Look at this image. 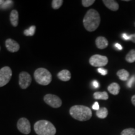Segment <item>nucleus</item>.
Returning <instances> with one entry per match:
<instances>
[{
	"label": "nucleus",
	"mask_w": 135,
	"mask_h": 135,
	"mask_svg": "<svg viewBox=\"0 0 135 135\" xmlns=\"http://www.w3.org/2000/svg\"><path fill=\"white\" fill-rule=\"evenodd\" d=\"M100 21L99 13L94 9H90L87 11L83 21L85 29L89 32L95 31L99 26Z\"/></svg>",
	"instance_id": "nucleus-1"
},
{
	"label": "nucleus",
	"mask_w": 135,
	"mask_h": 135,
	"mask_svg": "<svg viewBox=\"0 0 135 135\" xmlns=\"http://www.w3.org/2000/svg\"><path fill=\"white\" fill-rule=\"evenodd\" d=\"M70 114L74 119L80 121H85L90 119L92 116V111L89 108L83 105H75L70 109Z\"/></svg>",
	"instance_id": "nucleus-2"
},
{
	"label": "nucleus",
	"mask_w": 135,
	"mask_h": 135,
	"mask_svg": "<svg viewBox=\"0 0 135 135\" xmlns=\"http://www.w3.org/2000/svg\"><path fill=\"white\" fill-rule=\"evenodd\" d=\"M34 129L38 135H55L56 129L51 123L47 120H40L35 123Z\"/></svg>",
	"instance_id": "nucleus-3"
},
{
	"label": "nucleus",
	"mask_w": 135,
	"mask_h": 135,
	"mask_svg": "<svg viewBox=\"0 0 135 135\" xmlns=\"http://www.w3.org/2000/svg\"><path fill=\"white\" fill-rule=\"evenodd\" d=\"M34 77L38 84L46 86L51 82L52 75L51 73L43 68L37 69L34 73Z\"/></svg>",
	"instance_id": "nucleus-4"
},
{
	"label": "nucleus",
	"mask_w": 135,
	"mask_h": 135,
	"mask_svg": "<svg viewBox=\"0 0 135 135\" xmlns=\"http://www.w3.org/2000/svg\"><path fill=\"white\" fill-rule=\"evenodd\" d=\"M12 76V70L8 66H4L0 69V87L7 84Z\"/></svg>",
	"instance_id": "nucleus-5"
},
{
	"label": "nucleus",
	"mask_w": 135,
	"mask_h": 135,
	"mask_svg": "<svg viewBox=\"0 0 135 135\" xmlns=\"http://www.w3.org/2000/svg\"><path fill=\"white\" fill-rule=\"evenodd\" d=\"M89 64L94 67H103L108 63V59L105 56L94 55L89 60Z\"/></svg>",
	"instance_id": "nucleus-6"
},
{
	"label": "nucleus",
	"mask_w": 135,
	"mask_h": 135,
	"mask_svg": "<svg viewBox=\"0 0 135 135\" xmlns=\"http://www.w3.org/2000/svg\"><path fill=\"white\" fill-rule=\"evenodd\" d=\"M44 101L47 104L54 108H58L62 105L61 99L55 94H46L44 97Z\"/></svg>",
	"instance_id": "nucleus-7"
},
{
	"label": "nucleus",
	"mask_w": 135,
	"mask_h": 135,
	"mask_svg": "<svg viewBox=\"0 0 135 135\" xmlns=\"http://www.w3.org/2000/svg\"><path fill=\"white\" fill-rule=\"evenodd\" d=\"M17 128L20 132L25 134H28L31 132V124L28 119L21 118L17 123Z\"/></svg>",
	"instance_id": "nucleus-8"
},
{
	"label": "nucleus",
	"mask_w": 135,
	"mask_h": 135,
	"mask_svg": "<svg viewBox=\"0 0 135 135\" xmlns=\"http://www.w3.org/2000/svg\"><path fill=\"white\" fill-rule=\"evenodd\" d=\"M32 78L27 72H21L19 75V84L21 88L25 89L31 84Z\"/></svg>",
	"instance_id": "nucleus-9"
},
{
	"label": "nucleus",
	"mask_w": 135,
	"mask_h": 135,
	"mask_svg": "<svg viewBox=\"0 0 135 135\" xmlns=\"http://www.w3.org/2000/svg\"><path fill=\"white\" fill-rule=\"evenodd\" d=\"M5 45H6V49L11 53H15V52L18 51V50H20L19 44L12 39H7L5 41Z\"/></svg>",
	"instance_id": "nucleus-10"
},
{
	"label": "nucleus",
	"mask_w": 135,
	"mask_h": 135,
	"mask_svg": "<svg viewBox=\"0 0 135 135\" xmlns=\"http://www.w3.org/2000/svg\"><path fill=\"white\" fill-rule=\"evenodd\" d=\"M95 42L97 48L100 50H103L108 46V41L106 40V38L103 36L98 37Z\"/></svg>",
	"instance_id": "nucleus-11"
},
{
	"label": "nucleus",
	"mask_w": 135,
	"mask_h": 135,
	"mask_svg": "<svg viewBox=\"0 0 135 135\" xmlns=\"http://www.w3.org/2000/svg\"><path fill=\"white\" fill-rule=\"evenodd\" d=\"M103 3H104V4L106 7L111 11H116L119 9V4L114 0H103Z\"/></svg>",
	"instance_id": "nucleus-12"
},
{
	"label": "nucleus",
	"mask_w": 135,
	"mask_h": 135,
	"mask_svg": "<svg viewBox=\"0 0 135 135\" xmlns=\"http://www.w3.org/2000/svg\"><path fill=\"white\" fill-rule=\"evenodd\" d=\"M10 21H11V25L13 26L16 27L18 25V21H19V14H18V11L16 9H13L11 11L9 16Z\"/></svg>",
	"instance_id": "nucleus-13"
},
{
	"label": "nucleus",
	"mask_w": 135,
	"mask_h": 135,
	"mask_svg": "<svg viewBox=\"0 0 135 135\" xmlns=\"http://www.w3.org/2000/svg\"><path fill=\"white\" fill-rule=\"evenodd\" d=\"M57 76H58V78L60 80L63 81H68L69 80H70L71 77L70 71L67 70H63L61 71L60 72L58 73Z\"/></svg>",
	"instance_id": "nucleus-14"
},
{
	"label": "nucleus",
	"mask_w": 135,
	"mask_h": 135,
	"mask_svg": "<svg viewBox=\"0 0 135 135\" xmlns=\"http://www.w3.org/2000/svg\"><path fill=\"white\" fill-rule=\"evenodd\" d=\"M108 90L111 94H113V95H117L119 94V91H120V86L116 83H113L108 86Z\"/></svg>",
	"instance_id": "nucleus-15"
},
{
	"label": "nucleus",
	"mask_w": 135,
	"mask_h": 135,
	"mask_svg": "<svg viewBox=\"0 0 135 135\" xmlns=\"http://www.w3.org/2000/svg\"><path fill=\"white\" fill-rule=\"evenodd\" d=\"M117 76L122 81H126L129 76V74L126 70H120L117 72Z\"/></svg>",
	"instance_id": "nucleus-16"
},
{
	"label": "nucleus",
	"mask_w": 135,
	"mask_h": 135,
	"mask_svg": "<svg viewBox=\"0 0 135 135\" xmlns=\"http://www.w3.org/2000/svg\"><path fill=\"white\" fill-rule=\"evenodd\" d=\"M93 97L96 99H103V100H107L109 98L108 94L106 91L94 93Z\"/></svg>",
	"instance_id": "nucleus-17"
},
{
	"label": "nucleus",
	"mask_w": 135,
	"mask_h": 135,
	"mask_svg": "<svg viewBox=\"0 0 135 135\" xmlns=\"http://www.w3.org/2000/svg\"><path fill=\"white\" fill-rule=\"evenodd\" d=\"M97 114V116L99 118H101V119H104L107 117L108 114V109L106 108H99V110H98L96 113Z\"/></svg>",
	"instance_id": "nucleus-18"
},
{
	"label": "nucleus",
	"mask_w": 135,
	"mask_h": 135,
	"mask_svg": "<svg viewBox=\"0 0 135 135\" xmlns=\"http://www.w3.org/2000/svg\"><path fill=\"white\" fill-rule=\"evenodd\" d=\"M126 61L128 63H132L135 61V50H131L126 56Z\"/></svg>",
	"instance_id": "nucleus-19"
},
{
	"label": "nucleus",
	"mask_w": 135,
	"mask_h": 135,
	"mask_svg": "<svg viewBox=\"0 0 135 135\" xmlns=\"http://www.w3.org/2000/svg\"><path fill=\"white\" fill-rule=\"evenodd\" d=\"M35 30H36V26H31V27H30L29 28H28V29L25 30L24 31L25 35H26L27 36H33V35H35Z\"/></svg>",
	"instance_id": "nucleus-20"
},
{
	"label": "nucleus",
	"mask_w": 135,
	"mask_h": 135,
	"mask_svg": "<svg viewBox=\"0 0 135 135\" xmlns=\"http://www.w3.org/2000/svg\"><path fill=\"white\" fill-rule=\"evenodd\" d=\"M63 0H53L52 1V8L54 9H58L63 4Z\"/></svg>",
	"instance_id": "nucleus-21"
},
{
	"label": "nucleus",
	"mask_w": 135,
	"mask_h": 135,
	"mask_svg": "<svg viewBox=\"0 0 135 135\" xmlns=\"http://www.w3.org/2000/svg\"><path fill=\"white\" fill-rule=\"evenodd\" d=\"M121 135H135V129L131 128H126L121 131Z\"/></svg>",
	"instance_id": "nucleus-22"
},
{
	"label": "nucleus",
	"mask_w": 135,
	"mask_h": 135,
	"mask_svg": "<svg viewBox=\"0 0 135 135\" xmlns=\"http://www.w3.org/2000/svg\"><path fill=\"white\" fill-rule=\"evenodd\" d=\"M13 5V1L11 0H7V1H4L3 4L1 5V7L3 9H9Z\"/></svg>",
	"instance_id": "nucleus-23"
},
{
	"label": "nucleus",
	"mask_w": 135,
	"mask_h": 135,
	"mask_svg": "<svg viewBox=\"0 0 135 135\" xmlns=\"http://www.w3.org/2000/svg\"><path fill=\"white\" fill-rule=\"evenodd\" d=\"M94 2H95L94 0H83L81 1L83 6L84 7H89V6L93 4V3Z\"/></svg>",
	"instance_id": "nucleus-24"
},
{
	"label": "nucleus",
	"mask_w": 135,
	"mask_h": 135,
	"mask_svg": "<svg viewBox=\"0 0 135 135\" xmlns=\"http://www.w3.org/2000/svg\"><path fill=\"white\" fill-rule=\"evenodd\" d=\"M98 71L99 73L101 74L102 75H106L108 73V71L105 70V69H103V68H99L98 69Z\"/></svg>",
	"instance_id": "nucleus-25"
},
{
	"label": "nucleus",
	"mask_w": 135,
	"mask_h": 135,
	"mask_svg": "<svg viewBox=\"0 0 135 135\" xmlns=\"http://www.w3.org/2000/svg\"><path fill=\"white\" fill-rule=\"evenodd\" d=\"M134 81H135V76H133L131 77L130 79H129V81H128V86L129 88H131V86H132V84L134 82Z\"/></svg>",
	"instance_id": "nucleus-26"
},
{
	"label": "nucleus",
	"mask_w": 135,
	"mask_h": 135,
	"mask_svg": "<svg viewBox=\"0 0 135 135\" xmlns=\"http://www.w3.org/2000/svg\"><path fill=\"white\" fill-rule=\"evenodd\" d=\"M93 109H94V110H99V104L98 102H95L94 103V104L93 105Z\"/></svg>",
	"instance_id": "nucleus-27"
},
{
	"label": "nucleus",
	"mask_w": 135,
	"mask_h": 135,
	"mask_svg": "<svg viewBox=\"0 0 135 135\" xmlns=\"http://www.w3.org/2000/svg\"><path fill=\"white\" fill-rule=\"evenodd\" d=\"M129 40H131V41L135 43V34L130 35H129Z\"/></svg>",
	"instance_id": "nucleus-28"
},
{
	"label": "nucleus",
	"mask_w": 135,
	"mask_h": 135,
	"mask_svg": "<svg viewBox=\"0 0 135 135\" xmlns=\"http://www.w3.org/2000/svg\"><path fill=\"white\" fill-rule=\"evenodd\" d=\"M93 86L95 88H99V83L97 81H94L93 82Z\"/></svg>",
	"instance_id": "nucleus-29"
},
{
	"label": "nucleus",
	"mask_w": 135,
	"mask_h": 135,
	"mask_svg": "<svg viewBox=\"0 0 135 135\" xmlns=\"http://www.w3.org/2000/svg\"><path fill=\"white\" fill-rule=\"evenodd\" d=\"M122 37H123V38L124 39V40H129V35H128L127 34H126V33L123 34Z\"/></svg>",
	"instance_id": "nucleus-30"
},
{
	"label": "nucleus",
	"mask_w": 135,
	"mask_h": 135,
	"mask_svg": "<svg viewBox=\"0 0 135 135\" xmlns=\"http://www.w3.org/2000/svg\"><path fill=\"white\" fill-rule=\"evenodd\" d=\"M115 47H116V48H117L118 50H121L123 49L122 46H121V45H119V43H116L115 44Z\"/></svg>",
	"instance_id": "nucleus-31"
},
{
	"label": "nucleus",
	"mask_w": 135,
	"mask_h": 135,
	"mask_svg": "<svg viewBox=\"0 0 135 135\" xmlns=\"http://www.w3.org/2000/svg\"><path fill=\"white\" fill-rule=\"evenodd\" d=\"M131 102H132L133 105L135 106V95L133 96L132 98H131Z\"/></svg>",
	"instance_id": "nucleus-32"
},
{
	"label": "nucleus",
	"mask_w": 135,
	"mask_h": 135,
	"mask_svg": "<svg viewBox=\"0 0 135 135\" xmlns=\"http://www.w3.org/2000/svg\"><path fill=\"white\" fill-rule=\"evenodd\" d=\"M4 0H0V6H1L3 4V3H4Z\"/></svg>",
	"instance_id": "nucleus-33"
},
{
	"label": "nucleus",
	"mask_w": 135,
	"mask_h": 135,
	"mask_svg": "<svg viewBox=\"0 0 135 135\" xmlns=\"http://www.w3.org/2000/svg\"><path fill=\"white\" fill-rule=\"evenodd\" d=\"M0 50H1V48H0Z\"/></svg>",
	"instance_id": "nucleus-34"
}]
</instances>
